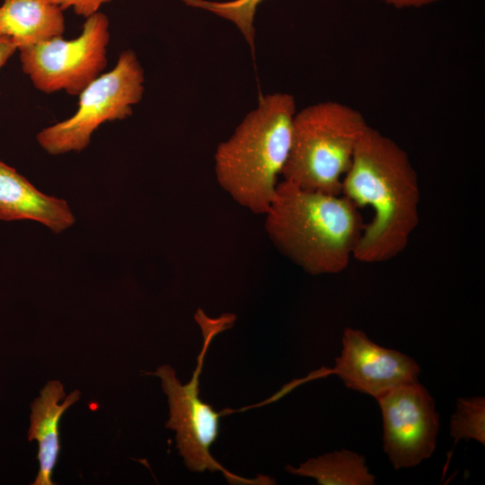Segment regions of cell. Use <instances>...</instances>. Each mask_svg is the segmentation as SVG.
I'll return each mask as SVG.
<instances>
[{
	"mask_svg": "<svg viewBox=\"0 0 485 485\" xmlns=\"http://www.w3.org/2000/svg\"><path fill=\"white\" fill-rule=\"evenodd\" d=\"M335 362L332 371L348 388L375 399L418 381L421 371L413 358L375 343L362 330L353 328L343 331L342 350Z\"/></svg>",
	"mask_w": 485,
	"mask_h": 485,
	"instance_id": "9c48e42d",
	"label": "cell"
},
{
	"mask_svg": "<svg viewBox=\"0 0 485 485\" xmlns=\"http://www.w3.org/2000/svg\"><path fill=\"white\" fill-rule=\"evenodd\" d=\"M295 113L292 94L265 95L216 150L219 186L253 214L265 215L274 198L288 159Z\"/></svg>",
	"mask_w": 485,
	"mask_h": 485,
	"instance_id": "3957f363",
	"label": "cell"
},
{
	"mask_svg": "<svg viewBox=\"0 0 485 485\" xmlns=\"http://www.w3.org/2000/svg\"><path fill=\"white\" fill-rule=\"evenodd\" d=\"M65 31L63 10L49 0H3L0 40L25 48Z\"/></svg>",
	"mask_w": 485,
	"mask_h": 485,
	"instance_id": "7c38bea8",
	"label": "cell"
},
{
	"mask_svg": "<svg viewBox=\"0 0 485 485\" xmlns=\"http://www.w3.org/2000/svg\"><path fill=\"white\" fill-rule=\"evenodd\" d=\"M384 3L387 5L394 8H420L432 4H435L440 0H377Z\"/></svg>",
	"mask_w": 485,
	"mask_h": 485,
	"instance_id": "e0dca14e",
	"label": "cell"
},
{
	"mask_svg": "<svg viewBox=\"0 0 485 485\" xmlns=\"http://www.w3.org/2000/svg\"><path fill=\"white\" fill-rule=\"evenodd\" d=\"M109 25L97 12L85 18L77 38L60 36L19 49L22 71L40 92L79 95L107 66Z\"/></svg>",
	"mask_w": 485,
	"mask_h": 485,
	"instance_id": "52a82bcc",
	"label": "cell"
},
{
	"mask_svg": "<svg viewBox=\"0 0 485 485\" xmlns=\"http://www.w3.org/2000/svg\"><path fill=\"white\" fill-rule=\"evenodd\" d=\"M51 3L59 6L63 11L72 8L75 13L87 18L97 12L104 4L111 0H49Z\"/></svg>",
	"mask_w": 485,
	"mask_h": 485,
	"instance_id": "2e32d148",
	"label": "cell"
},
{
	"mask_svg": "<svg viewBox=\"0 0 485 485\" xmlns=\"http://www.w3.org/2000/svg\"><path fill=\"white\" fill-rule=\"evenodd\" d=\"M144 92V69L137 54L126 49L110 72L101 74L78 95L75 113L41 129L37 142L52 155L80 152L88 146L93 133L102 123L130 117Z\"/></svg>",
	"mask_w": 485,
	"mask_h": 485,
	"instance_id": "8992f818",
	"label": "cell"
},
{
	"mask_svg": "<svg viewBox=\"0 0 485 485\" xmlns=\"http://www.w3.org/2000/svg\"><path fill=\"white\" fill-rule=\"evenodd\" d=\"M0 220H31L60 234L75 224V217L66 200L40 191L0 161Z\"/></svg>",
	"mask_w": 485,
	"mask_h": 485,
	"instance_id": "30bf717a",
	"label": "cell"
},
{
	"mask_svg": "<svg viewBox=\"0 0 485 485\" xmlns=\"http://www.w3.org/2000/svg\"><path fill=\"white\" fill-rule=\"evenodd\" d=\"M450 435L454 443L461 439H474L485 445V398L461 397L451 417Z\"/></svg>",
	"mask_w": 485,
	"mask_h": 485,
	"instance_id": "9a60e30c",
	"label": "cell"
},
{
	"mask_svg": "<svg viewBox=\"0 0 485 485\" xmlns=\"http://www.w3.org/2000/svg\"><path fill=\"white\" fill-rule=\"evenodd\" d=\"M81 397L75 390L66 396L58 380L48 381L31 404L28 440L38 442L39 472L33 485H53V470L60 453L59 423L64 412Z\"/></svg>",
	"mask_w": 485,
	"mask_h": 485,
	"instance_id": "8fae6325",
	"label": "cell"
},
{
	"mask_svg": "<svg viewBox=\"0 0 485 485\" xmlns=\"http://www.w3.org/2000/svg\"><path fill=\"white\" fill-rule=\"evenodd\" d=\"M341 195L374 211L353 259L385 262L405 250L419 222L420 191L417 172L398 143L368 126L343 177Z\"/></svg>",
	"mask_w": 485,
	"mask_h": 485,
	"instance_id": "6da1fadb",
	"label": "cell"
},
{
	"mask_svg": "<svg viewBox=\"0 0 485 485\" xmlns=\"http://www.w3.org/2000/svg\"><path fill=\"white\" fill-rule=\"evenodd\" d=\"M286 470L295 475L311 477L321 485H374L375 477L368 471L363 455L342 449L311 458L298 467Z\"/></svg>",
	"mask_w": 485,
	"mask_h": 485,
	"instance_id": "4fadbf2b",
	"label": "cell"
},
{
	"mask_svg": "<svg viewBox=\"0 0 485 485\" xmlns=\"http://www.w3.org/2000/svg\"><path fill=\"white\" fill-rule=\"evenodd\" d=\"M16 50L17 48L14 45L0 40V68L4 66Z\"/></svg>",
	"mask_w": 485,
	"mask_h": 485,
	"instance_id": "ac0fdd59",
	"label": "cell"
},
{
	"mask_svg": "<svg viewBox=\"0 0 485 485\" xmlns=\"http://www.w3.org/2000/svg\"><path fill=\"white\" fill-rule=\"evenodd\" d=\"M195 319L201 328L204 343L190 382L182 384L176 377L174 369L167 365L159 366L154 373H149L161 379L163 390L168 397L170 418L165 427L176 432L177 448L190 471H221L231 483H267L265 480H249L234 475L210 454L209 448L217 437L218 421L222 413L216 412L210 405L200 400L199 376L211 340L219 332L231 328L235 317L225 314L211 319L198 309Z\"/></svg>",
	"mask_w": 485,
	"mask_h": 485,
	"instance_id": "5b68a950",
	"label": "cell"
},
{
	"mask_svg": "<svg viewBox=\"0 0 485 485\" xmlns=\"http://www.w3.org/2000/svg\"><path fill=\"white\" fill-rule=\"evenodd\" d=\"M375 400L383 416L384 450L393 467H414L429 458L436 445L439 415L433 397L419 380Z\"/></svg>",
	"mask_w": 485,
	"mask_h": 485,
	"instance_id": "ba28073f",
	"label": "cell"
},
{
	"mask_svg": "<svg viewBox=\"0 0 485 485\" xmlns=\"http://www.w3.org/2000/svg\"><path fill=\"white\" fill-rule=\"evenodd\" d=\"M266 232L276 248L311 275L347 269L365 223L359 207L343 195L278 183L265 213Z\"/></svg>",
	"mask_w": 485,
	"mask_h": 485,
	"instance_id": "7a4b0ae2",
	"label": "cell"
},
{
	"mask_svg": "<svg viewBox=\"0 0 485 485\" xmlns=\"http://www.w3.org/2000/svg\"><path fill=\"white\" fill-rule=\"evenodd\" d=\"M368 126L359 110L339 101L296 111L283 180L304 190L340 195L343 177Z\"/></svg>",
	"mask_w": 485,
	"mask_h": 485,
	"instance_id": "277c9868",
	"label": "cell"
},
{
	"mask_svg": "<svg viewBox=\"0 0 485 485\" xmlns=\"http://www.w3.org/2000/svg\"><path fill=\"white\" fill-rule=\"evenodd\" d=\"M185 4L207 10L232 22L253 49L255 29L253 25L258 6L264 0H230L216 2L208 0H181Z\"/></svg>",
	"mask_w": 485,
	"mask_h": 485,
	"instance_id": "5bb4252c",
	"label": "cell"
}]
</instances>
